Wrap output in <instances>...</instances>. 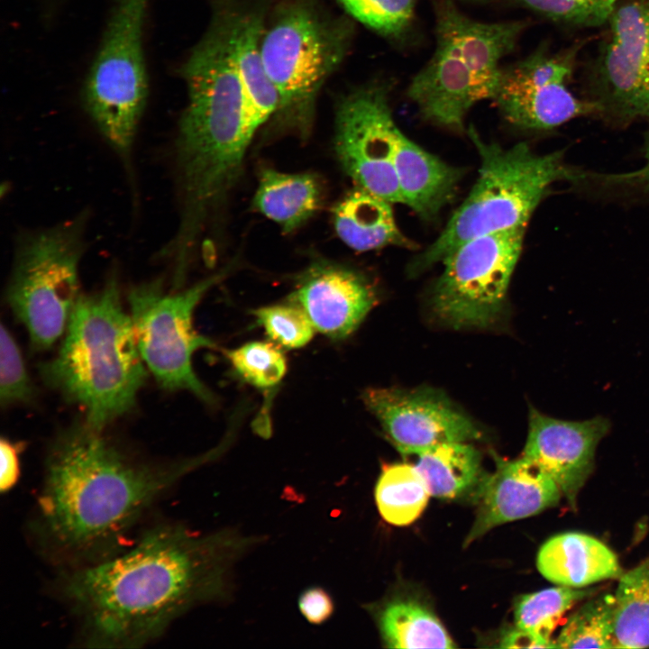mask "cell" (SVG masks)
Masks as SVG:
<instances>
[{
    "label": "cell",
    "mask_w": 649,
    "mask_h": 649,
    "mask_svg": "<svg viewBox=\"0 0 649 649\" xmlns=\"http://www.w3.org/2000/svg\"><path fill=\"white\" fill-rule=\"evenodd\" d=\"M259 541L163 523L127 550L71 567L59 590L87 646L141 647L195 606L227 599L235 562Z\"/></svg>",
    "instance_id": "obj_1"
},
{
    "label": "cell",
    "mask_w": 649,
    "mask_h": 649,
    "mask_svg": "<svg viewBox=\"0 0 649 649\" xmlns=\"http://www.w3.org/2000/svg\"><path fill=\"white\" fill-rule=\"evenodd\" d=\"M215 452L153 462L79 423L60 432L45 464L34 527L41 546L76 567L117 552L144 513L182 476Z\"/></svg>",
    "instance_id": "obj_2"
},
{
    "label": "cell",
    "mask_w": 649,
    "mask_h": 649,
    "mask_svg": "<svg viewBox=\"0 0 649 649\" xmlns=\"http://www.w3.org/2000/svg\"><path fill=\"white\" fill-rule=\"evenodd\" d=\"M182 75L188 101L176 142L178 188L187 206L206 210L216 206L237 179L252 138L226 15L213 22Z\"/></svg>",
    "instance_id": "obj_3"
},
{
    "label": "cell",
    "mask_w": 649,
    "mask_h": 649,
    "mask_svg": "<svg viewBox=\"0 0 649 649\" xmlns=\"http://www.w3.org/2000/svg\"><path fill=\"white\" fill-rule=\"evenodd\" d=\"M147 370L115 274L100 290L80 295L58 353L41 367L44 381L97 430L135 407Z\"/></svg>",
    "instance_id": "obj_4"
},
{
    "label": "cell",
    "mask_w": 649,
    "mask_h": 649,
    "mask_svg": "<svg viewBox=\"0 0 649 649\" xmlns=\"http://www.w3.org/2000/svg\"><path fill=\"white\" fill-rule=\"evenodd\" d=\"M435 49L407 95L427 122L463 131L469 111L493 99L500 62L515 49L524 21L485 23L463 14L455 0H434Z\"/></svg>",
    "instance_id": "obj_5"
},
{
    "label": "cell",
    "mask_w": 649,
    "mask_h": 649,
    "mask_svg": "<svg viewBox=\"0 0 649 649\" xmlns=\"http://www.w3.org/2000/svg\"><path fill=\"white\" fill-rule=\"evenodd\" d=\"M468 134L480 158L478 179L439 237L411 261V275L443 261L471 239L526 228L553 183L578 179L579 171L567 167L561 151L538 154L526 142L504 148L482 140L472 126Z\"/></svg>",
    "instance_id": "obj_6"
},
{
    "label": "cell",
    "mask_w": 649,
    "mask_h": 649,
    "mask_svg": "<svg viewBox=\"0 0 649 649\" xmlns=\"http://www.w3.org/2000/svg\"><path fill=\"white\" fill-rule=\"evenodd\" d=\"M87 215L20 238L7 301L35 351L50 348L66 331L80 297L79 263Z\"/></svg>",
    "instance_id": "obj_7"
},
{
    "label": "cell",
    "mask_w": 649,
    "mask_h": 649,
    "mask_svg": "<svg viewBox=\"0 0 649 649\" xmlns=\"http://www.w3.org/2000/svg\"><path fill=\"white\" fill-rule=\"evenodd\" d=\"M351 38L346 22L328 20L307 3L281 9L261 42L266 72L279 96L278 112L300 128L309 125L317 94L344 59Z\"/></svg>",
    "instance_id": "obj_8"
},
{
    "label": "cell",
    "mask_w": 649,
    "mask_h": 649,
    "mask_svg": "<svg viewBox=\"0 0 649 649\" xmlns=\"http://www.w3.org/2000/svg\"><path fill=\"white\" fill-rule=\"evenodd\" d=\"M226 274L225 270L193 286L166 292L160 279L130 289V316L141 356L159 385L170 391L186 390L213 405L215 398L196 374L193 354L215 343L197 333L194 311L206 293Z\"/></svg>",
    "instance_id": "obj_9"
},
{
    "label": "cell",
    "mask_w": 649,
    "mask_h": 649,
    "mask_svg": "<svg viewBox=\"0 0 649 649\" xmlns=\"http://www.w3.org/2000/svg\"><path fill=\"white\" fill-rule=\"evenodd\" d=\"M148 0H119L87 78L84 102L96 127L128 160L147 97L142 46Z\"/></svg>",
    "instance_id": "obj_10"
},
{
    "label": "cell",
    "mask_w": 649,
    "mask_h": 649,
    "mask_svg": "<svg viewBox=\"0 0 649 649\" xmlns=\"http://www.w3.org/2000/svg\"><path fill=\"white\" fill-rule=\"evenodd\" d=\"M526 228L471 239L443 261L432 305L438 317L453 327H484L502 311L507 288L521 254Z\"/></svg>",
    "instance_id": "obj_11"
},
{
    "label": "cell",
    "mask_w": 649,
    "mask_h": 649,
    "mask_svg": "<svg viewBox=\"0 0 649 649\" xmlns=\"http://www.w3.org/2000/svg\"><path fill=\"white\" fill-rule=\"evenodd\" d=\"M592 65L598 114L626 123L649 115V0H622Z\"/></svg>",
    "instance_id": "obj_12"
},
{
    "label": "cell",
    "mask_w": 649,
    "mask_h": 649,
    "mask_svg": "<svg viewBox=\"0 0 649 649\" xmlns=\"http://www.w3.org/2000/svg\"><path fill=\"white\" fill-rule=\"evenodd\" d=\"M390 87L371 82L340 100L334 146L342 167L358 187L390 203L404 204L394 167L399 129L389 104Z\"/></svg>",
    "instance_id": "obj_13"
},
{
    "label": "cell",
    "mask_w": 649,
    "mask_h": 649,
    "mask_svg": "<svg viewBox=\"0 0 649 649\" xmlns=\"http://www.w3.org/2000/svg\"><path fill=\"white\" fill-rule=\"evenodd\" d=\"M577 49L552 51L540 46L527 57L502 68L493 98L503 117L527 130H550L574 118L598 114L595 103L569 87Z\"/></svg>",
    "instance_id": "obj_14"
},
{
    "label": "cell",
    "mask_w": 649,
    "mask_h": 649,
    "mask_svg": "<svg viewBox=\"0 0 649 649\" xmlns=\"http://www.w3.org/2000/svg\"><path fill=\"white\" fill-rule=\"evenodd\" d=\"M362 399L405 456L481 436L476 425L439 390L372 388L363 392Z\"/></svg>",
    "instance_id": "obj_15"
},
{
    "label": "cell",
    "mask_w": 649,
    "mask_h": 649,
    "mask_svg": "<svg viewBox=\"0 0 649 649\" xmlns=\"http://www.w3.org/2000/svg\"><path fill=\"white\" fill-rule=\"evenodd\" d=\"M608 418L562 420L530 407L523 455L544 469L571 507L590 475L596 448L610 430Z\"/></svg>",
    "instance_id": "obj_16"
},
{
    "label": "cell",
    "mask_w": 649,
    "mask_h": 649,
    "mask_svg": "<svg viewBox=\"0 0 649 649\" xmlns=\"http://www.w3.org/2000/svg\"><path fill=\"white\" fill-rule=\"evenodd\" d=\"M562 495L554 480L535 462L524 456L498 461L495 471L480 486L476 520L466 544L497 526L556 506Z\"/></svg>",
    "instance_id": "obj_17"
},
{
    "label": "cell",
    "mask_w": 649,
    "mask_h": 649,
    "mask_svg": "<svg viewBox=\"0 0 649 649\" xmlns=\"http://www.w3.org/2000/svg\"><path fill=\"white\" fill-rule=\"evenodd\" d=\"M292 304L307 315L315 330L332 339L349 336L374 306L376 295L355 271L334 265H317L301 279Z\"/></svg>",
    "instance_id": "obj_18"
},
{
    "label": "cell",
    "mask_w": 649,
    "mask_h": 649,
    "mask_svg": "<svg viewBox=\"0 0 649 649\" xmlns=\"http://www.w3.org/2000/svg\"><path fill=\"white\" fill-rule=\"evenodd\" d=\"M394 167L404 205L420 218L433 221L453 198L463 171L447 164L398 130Z\"/></svg>",
    "instance_id": "obj_19"
},
{
    "label": "cell",
    "mask_w": 649,
    "mask_h": 649,
    "mask_svg": "<svg viewBox=\"0 0 649 649\" xmlns=\"http://www.w3.org/2000/svg\"><path fill=\"white\" fill-rule=\"evenodd\" d=\"M226 16L244 97L247 127L253 137L259 127L279 107V94L266 72L261 53L263 20L260 14L253 12L233 13Z\"/></svg>",
    "instance_id": "obj_20"
},
{
    "label": "cell",
    "mask_w": 649,
    "mask_h": 649,
    "mask_svg": "<svg viewBox=\"0 0 649 649\" xmlns=\"http://www.w3.org/2000/svg\"><path fill=\"white\" fill-rule=\"evenodd\" d=\"M536 564L548 580L572 588L623 574L616 554L597 538L581 533H564L547 540L538 552Z\"/></svg>",
    "instance_id": "obj_21"
},
{
    "label": "cell",
    "mask_w": 649,
    "mask_h": 649,
    "mask_svg": "<svg viewBox=\"0 0 649 649\" xmlns=\"http://www.w3.org/2000/svg\"><path fill=\"white\" fill-rule=\"evenodd\" d=\"M333 221L340 239L358 251L388 245L407 249L416 247L399 230L391 203L360 187L336 205Z\"/></svg>",
    "instance_id": "obj_22"
},
{
    "label": "cell",
    "mask_w": 649,
    "mask_h": 649,
    "mask_svg": "<svg viewBox=\"0 0 649 649\" xmlns=\"http://www.w3.org/2000/svg\"><path fill=\"white\" fill-rule=\"evenodd\" d=\"M321 187L309 173H283L271 169L261 172L253 206L263 215L291 233L319 207Z\"/></svg>",
    "instance_id": "obj_23"
},
{
    "label": "cell",
    "mask_w": 649,
    "mask_h": 649,
    "mask_svg": "<svg viewBox=\"0 0 649 649\" xmlns=\"http://www.w3.org/2000/svg\"><path fill=\"white\" fill-rule=\"evenodd\" d=\"M417 457L415 466L434 497L457 498L479 480L480 455L465 442L439 444Z\"/></svg>",
    "instance_id": "obj_24"
},
{
    "label": "cell",
    "mask_w": 649,
    "mask_h": 649,
    "mask_svg": "<svg viewBox=\"0 0 649 649\" xmlns=\"http://www.w3.org/2000/svg\"><path fill=\"white\" fill-rule=\"evenodd\" d=\"M382 639L390 648H453L438 618L412 600H395L379 615Z\"/></svg>",
    "instance_id": "obj_25"
},
{
    "label": "cell",
    "mask_w": 649,
    "mask_h": 649,
    "mask_svg": "<svg viewBox=\"0 0 649 649\" xmlns=\"http://www.w3.org/2000/svg\"><path fill=\"white\" fill-rule=\"evenodd\" d=\"M619 579L615 592V648L649 647V557Z\"/></svg>",
    "instance_id": "obj_26"
},
{
    "label": "cell",
    "mask_w": 649,
    "mask_h": 649,
    "mask_svg": "<svg viewBox=\"0 0 649 649\" xmlns=\"http://www.w3.org/2000/svg\"><path fill=\"white\" fill-rule=\"evenodd\" d=\"M427 485L415 465L384 464L375 488L379 514L395 526L414 522L425 507L429 496Z\"/></svg>",
    "instance_id": "obj_27"
},
{
    "label": "cell",
    "mask_w": 649,
    "mask_h": 649,
    "mask_svg": "<svg viewBox=\"0 0 649 649\" xmlns=\"http://www.w3.org/2000/svg\"><path fill=\"white\" fill-rule=\"evenodd\" d=\"M594 590L560 585L523 595L515 605L516 627L555 645L552 635L564 614L577 602L595 593Z\"/></svg>",
    "instance_id": "obj_28"
},
{
    "label": "cell",
    "mask_w": 649,
    "mask_h": 649,
    "mask_svg": "<svg viewBox=\"0 0 649 649\" xmlns=\"http://www.w3.org/2000/svg\"><path fill=\"white\" fill-rule=\"evenodd\" d=\"M615 594L602 593L573 612L554 639L555 648H615Z\"/></svg>",
    "instance_id": "obj_29"
},
{
    "label": "cell",
    "mask_w": 649,
    "mask_h": 649,
    "mask_svg": "<svg viewBox=\"0 0 649 649\" xmlns=\"http://www.w3.org/2000/svg\"><path fill=\"white\" fill-rule=\"evenodd\" d=\"M224 354L235 373L258 389H274L288 370L287 359L279 346L269 342L246 343L224 351Z\"/></svg>",
    "instance_id": "obj_30"
},
{
    "label": "cell",
    "mask_w": 649,
    "mask_h": 649,
    "mask_svg": "<svg viewBox=\"0 0 649 649\" xmlns=\"http://www.w3.org/2000/svg\"><path fill=\"white\" fill-rule=\"evenodd\" d=\"M360 23L390 40L403 38L411 28L415 0H337Z\"/></svg>",
    "instance_id": "obj_31"
},
{
    "label": "cell",
    "mask_w": 649,
    "mask_h": 649,
    "mask_svg": "<svg viewBox=\"0 0 649 649\" xmlns=\"http://www.w3.org/2000/svg\"><path fill=\"white\" fill-rule=\"evenodd\" d=\"M252 315L268 337L286 349L304 347L315 334V328L307 315L292 303L260 307L253 310Z\"/></svg>",
    "instance_id": "obj_32"
},
{
    "label": "cell",
    "mask_w": 649,
    "mask_h": 649,
    "mask_svg": "<svg viewBox=\"0 0 649 649\" xmlns=\"http://www.w3.org/2000/svg\"><path fill=\"white\" fill-rule=\"evenodd\" d=\"M35 390L19 345L4 324L0 333V404H29Z\"/></svg>",
    "instance_id": "obj_33"
},
{
    "label": "cell",
    "mask_w": 649,
    "mask_h": 649,
    "mask_svg": "<svg viewBox=\"0 0 649 649\" xmlns=\"http://www.w3.org/2000/svg\"><path fill=\"white\" fill-rule=\"evenodd\" d=\"M554 22L578 27L606 23L622 0H518Z\"/></svg>",
    "instance_id": "obj_34"
},
{
    "label": "cell",
    "mask_w": 649,
    "mask_h": 649,
    "mask_svg": "<svg viewBox=\"0 0 649 649\" xmlns=\"http://www.w3.org/2000/svg\"><path fill=\"white\" fill-rule=\"evenodd\" d=\"M298 608L309 623L320 625L331 617L334 605L326 590L320 587H311L300 594Z\"/></svg>",
    "instance_id": "obj_35"
},
{
    "label": "cell",
    "mask_w": 649,
    "mask_h": 649,
    "mask_svg": "<svg viewBox=\"0 0 649 649\" xmlns=\"http://www.w3.org/2000/svg\"><path fill=\"white\" fill-rule=\"evenodd\" d=\"M595 179L605 186L635 187L649 195V131L643 166L626 173L597 174L585 173V179Z\"/></svg>",
    "instance_id": "obj_36"
},
{
    "label": "cell",
    "mask_w": 649,
    "mask_h": 649,
    "mask_svg": "<svg viewBox=\"0 0 649 649\" xmlns=\"http://www.w3.org/2000/svg\"><path fill=\"white\" fill-rule=\"evenodd\" d=\"M22 447V444L14 443L9 439H1L0 490L2 493L10 491L20 478Z\"/></svg>",
    "instance_id": "obj_37"
},
{
    "label": "cell",
    "mask_w": 649,
    "mask_h": 649,
    "mask_svg": "<svg viewBox=\"0 0 649 649\" xmlns=\"http://www.w3.org/2000/svg\"><path fill=\"white\" fill-rule=\"evenodd\" d=\"M506 648H554L555 645L527 631L516 627L508 632L501 641Z\"/></svg>",
    "instance_id": "obj_38"
},
{
    "label": "cell",
    "mask_w": 649,
    "mask_h": 649,
    "mask_svg": "<svg viewBox=\"0 0 649 649\" xmlns=\"http://www.w3.org/2000/svg\"><path fill=\"white\" fill-rule=\"evenodd\" d=\"M459 1L471 3V4H482V3L486 2V0H459Z\"/></svg>",
    "instance_id": "obj_39"
}]
</instances>
